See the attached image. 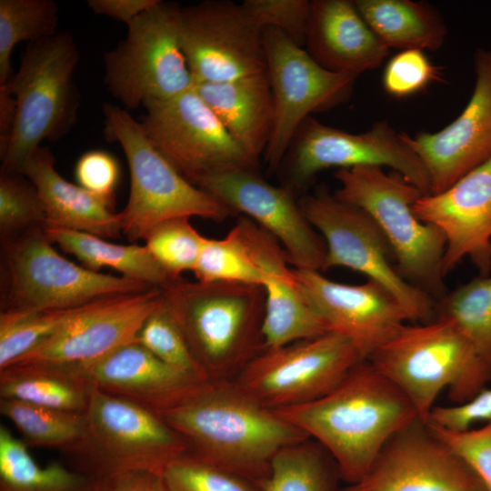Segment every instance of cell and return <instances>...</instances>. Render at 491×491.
<instances>
[{"label": "cell", "instance_id": "cell-1", "mask_svg": "<svg viewBox=\"0 0 491 491\" xmlns=\"http://www.w3.org/2000/svg\"><path fill=\"white\" fill-rule=\"evenodd\" d=\"M157 414L186 454L254 483L279 450L309 438L234 379L206 380Z\"/></svg>", "mask_w": 491, "mask_h": 491}, {"label": "cell", "instance_id": "cell-2", "mask_svg": "<svg viewBox=\"0 0 491 491\" xmlns=\"http://www.w3.org/2000/svg\"><path fill=\"white\" fill-rule=\"evenodd\" d=\"M275 411L328 453L347 485L361 480L386 443L419 418L408 398L368 360L323 396Z\"/></svg>", "mask_w": 491, "mask_h": 491}, {"label": "cell", "instance_id": "cell-3", "mask_svg": "<svg viewBox=\"0 0 491 491\" xmlns=\"http://www.w3.org/2000/svg\"><path fill=\"white\" fill-rule=\"evenodd\" d=\"M164 301L209 379H234L264 348L260 286L173 280Z\"/></svg>", "mask_w": 491, "mask_h": 491}, {"label": "cell", "instance_id": "cell-4", "mask_svg": "<svg viewBox=\"0 0 491 491\" xmlns=\"http://www.w3.org/2000/svg\"><path fill=\"white\" fill-rule=\"evenodd\" d=\"M79 57L67 31L27 44L17 72L5 85L16 111L9 135L0 138L2 173L22 174L44 140L56 142L75 125L79 95L74 74Z\"/></svg>", "mask_w": 491, "mask_h": 491}, {"label": "cell", "instance_id": "cell-5", "mask_svg": "<svg viewBox=\"0 0 491 491\" xmlns=\"http://www.w3.org/2000/svg\"><path fill=\"white\" fill-rule=\"evenodd\" d=\"M367 360L408 398L425 422L443 391L461 404L491 380V370L446 319L406 324Z\"/></svg>", "mask_w": 491, "mask_h": 491}, {"label": "cell", "instance_id": "cell-6", "mask_svg": "<svg viewBox=\"0 0 491 491\" xmlns=\"http://www.w3.org/2000/svg\"><path fill=\"white\" fill-rule=\"evenodd\" d=\"M334 195L365 211L387 240L400 276L436 301L446 292L442 263L446 241L414 211L424 194L399 174L380 166H357L334 173Z\"/></svg>", "mask_w": 491, "mask_h": 491}, {"label": "cell", "instance_id": "cell-7", "mask_svg": "<svg viewBox=\"0 0 491 491\" xmlns=\"http://www.w3.org/2000/svg\"><path fill=\"white\" fill-rule=\"evenodd\" d=\"M81 441L66 455L76 469L108 486L134 473L162 476L187 453L183 439L155 412L91 388Z\"/></svg>", "mask_w": 491, "mask_h": 491}, {"label": "cell", "instance_id": "cell-8", "mask_svg": "<svg viewBox=\"0 0 491 491\" xmlns=\"http://www.w3.org/2000/svg\"><path fill=\"white\" fill-rule=\"evenodd\" d=\"M105 134L125 153L130 194L119 213L122 233L130 241L144 239L155 225L177 217L223 221L235 214L185 179L156 149L141 123L124 107L103 105Z\"/></svg>", "mask_w": 491, "mask_h": 491}, {"label": "cell", "instance_id": "cell-9", "mask_svg": "<svg viewBox=\"0 0 491 491\" xmlns=\"http://www.w3.org/2000/svg\"><path fill=\"white\" fill-rule=\"evenodd\" d=\"M53 245L45 228L1 242V311L73 308L155 287L78 266Z\"/></svg>", "mask_w": 491, "mask_h": 491}, {"label": "cell", "instance_id": "cell-10", "mask_svg": "<svg viewBox=\"0 0 491 491\" xmlns=\"http://www.w3.org/2000/svg\"><path fill=\"white\" fill-rule=\"evenodd\" d=\"M177 8L158 0L127 25L125 37L105 54V85L125 110L195 88L180 44Z\"/></svg>", "mask_w": 491, "mask_h": 491}, {"label": "cell", "instance_id": "cell-11", "mask_svg": "<svg viewBox=\"0 0 491 491\" xmlns=\"http://www.w3.org/2000/svg\"><path fill=\"white\" fill-rule=\"evenodd\" d=\"M298 201L326 243L323 271L333 267L356 271L387 289L402 305L409 321L434 319L436 300L400 276L387 240L365 211L326 188L305 194Z\"/></svg>", "mask_w": 491, "mask_h": 491}, {"label": "cell", "instance_id": "cell-12", "mask_svg": "<svg viewBox=\"0 0 491 491\" xmlns=\"http://www.w3.org/2000/svg\"><path fill=\"white\" fill-rule=\"evenodd\" d=\"M357 166L388 167L430 193L428 174L422 161L386 120L363 133H349L324 125L313 116L299 126L277 172L282 185L295 195L302 192L325 169Z\"/></svg>", "mask_w": 491, "mask_h": 491}, {"label": "cell", "instance_id": "cell-13", "mask_svg": "<svg viewBox=\"0 0 491 491\" xmlns=\"http://www.w3.org/2000/svg\"><path fill=\"white\" fill-rule=\"evenodd\" d=\"M361 361L346 337L327 332L263 349L234 380L260 403L277 410L323 396Z\"/></svg>", "mask_w": 491, "mask_h": 491}, {"label": "cell", "instance_id": "cell-14", "mask_svg": "<svg viewBox=\"0 0 491 491\" xmlns=\"http://www.w3.org/2000/svg\"><path fill=\"white\" fill-rule=\"evenodd\" d=\"M264 43L275 121L263 157L268 172L276 173L302 123L314 113L346 102L356 76L324 68L305 47L276 29H264Z\"/></svg>", "mask_w": 491, "mask_h": 491}, {"label": "cell", "instance_id": "cell-15", "mask_svg": "<svg viewBox=\"0 0 491 491\" xmlns=\"http://www.w3.org/2000/svg\"><path fill=\"white\" fill-rule=\"evenodd\" d=\"M140 121L146 135L169 163L193 185L221 170L258 171L251 157L194 89L166 100L147 101Z\"/></svg>", "mask_w": 491, "mask_h": 491}, {"label": "cell", "instance_id": "cell-16", "mask_svg": "<svg viewBox=\"0 0 491 491\" xmlns=\"http://www.w3.org/2000/svg\"><path fill=\"white\" fill-rule=\"evenodd\" d=\"M182 50L197 83H221L266 72L264 30L242 4L204 1L177 8Z\"/></svg>", "mask_w": 491, "mask_h": 491}, {"label": "cell", "instance_id": "cell-17", "mask_svg": "<svg viewBox=\"0 0 491 491\" xmlns=\"http://www.w3.org/2000/svg\"><path fill=\"white\" fill-rule=\"evenodd\" d=\"M194 185L272 235L295 269L324 270L326 243L288 188L274 185L258 171L246 168L213 172L200 176Z\"/></svg>", "mask_w": 491, "mask_h": 491}, {"label": "cell", "instance_id": "cell-18", "mask_svg": "<svg viewBox=\"0 0 491 491\" xmlns=\"http://www.w3.org/2000/svg\"><path fill=\"white\" fill-rule=\"evenodd\" d=\"M342 491H486L427 422L416 419L384 446L367 474Z\"/></svg>", "mask_w": 491, "mask_h": 491}, {"label": "cell", "instance_id": "cell-19", "mask_svg": "<svg viewBox=\"0 0 491 491\" xmlns=\"http://www.w3.org/2000/svg\"><path fill=\"white\" fill-rule=\"evenodd\" d=\"M161 301V288L153 287L93 302L13 364L80 366L95 362L136 341L144 322Z\"/></svg>", "mask_w": 491, "mask_h": 491}, {"label": "cell", "instance_id": "cell-20", "mask_svg": "<svg viewBox=\"0 0 491 491\" xmlns=\"http://www.w3.org/2000/svg\"><path fill=\"white\" fill-rule=\"evenodd\" d=\"M294 271L303 294L328 332L346 337L363 360L409 321L398 300L376 282L367 279L364 284L349 285L331 280L320 271Z\"/></svg>", "mask_w": 491, "mask_h": 491}, {"label": "cell", "instance_id": "cell-21", "mask_svg": "<svg viewBox=\"0 0 491 491\" xmlns=\"http://www.w3.org/2000/svg\"><path fill=\"white\" fill-rule=\"evenodd\" d=\"M476 83L460 115L435 133H401L428 174L430 193L447 189L491 158V51L475 54Z\"/></svg>", "mask_w": 491, "mask_h": 491}, {"label": "cell", "instance_id": "cell-22", "mask_svg": "<svg viewBox=\"0 0 491 491\" xmlns=\"http://www.w3.org/2000/svg\"><path fill=\"white\" fill-rule=\"evenodd\" d=\"M414 211L444 235L445 276L466 257L480 276L490 274L491 158L443 192L420 196Z\"/></svg>", "mask_w": 491, "mask_h": 491}, {"label": "cell", "instance_id": "cell-23", "mask_svg": "<svg viewBox=\"0 0 491 491\" xmlns=\"http://www.w3.org/2000/svg\"><path fill=\"white\" fill-rule=\"evenodd\" d=\"M75 367L92 386L155 413L175 404L206 381L170 366L137 341Z\"/></svg>", "mask_w": 491, "mask_h": 491}, {"label": "cell", "instance_id": "cell-24", "mask_svg": "<svg viewBox=\"0 0 491 491\" xmlns=\"http://www.w3.org/2000/svg\"><path fill=\"white\" fill-rule=\"evenodd\" d=\"M305 47L324 68L356 77L389 53L349 0L310 1Z\"/></svg>", "mask_w": 491, "mask_h": 491}, {"label": "cell", "instance_id": "cell-25", "mask_svg": "<svg viewBox=\"0 0 491 491\" xmlns=\"http://www.w3.org/2000/svg\"><path fill=\"white\" fill-rule=\"evenodd\" d=\"M22 174L39 194L46 227L85 232L105 239L122 233L119 213L112 212V206L102 198L61 176L49 148L39 146L25 162Z\"/></svg>", "mask_w": 491, "mask_h": 491}, {"label": "cell", "instance_id": "cell-26", "mask_svg": "<svg viewBox=\"0 0 491 491\" xmlns=\"http://www.w3.org/2000/svg\"><path fill=\"white\" fill-rule=\"evenodd\" d=\"M195 90L235 141L259 161L269 144L275 121L267 71L233 81L197 83Z\"/></svg>", "mask_w": 491, "mask_h": 491}, {"label": "cell", "instance_id": "cell-27", "mask_svg": "<svg viewBox=\"0 0 491 491\" xmlns=\"http://www.w3.org/2000/svg\"><path fill=\"white\" fill-rule=\"evenodd\" d=\"M91 388L71 366L15 363L0 369V398L84 414Z\"/></svg>", "mask_w": 491, "mask_h": 491}, {"label": "cell", "instance_id": "cell-28", "mask_svg": "<svg viewBox=\"0 0 491 491\" xmlns=\"http://www.w3.org/2000/svg\"><path fill=\"white\" fill-rule=\"evenodd\" d=\"M362 17L390 50H437L446 36L440 14L430 5L412 0H356Z\"/></svg>", "mask_w": 491, "mask_h": 491}, {"label": "cell", "instance_id": "cell-29", "mask_svg": "<svg viewBox=\"0 0 491 491\" xmlns=\"http://www.w3.org/2000/svg\"><path fill=\"white\" fill-rule=\"evenodd\" d=\"M263 338L265 348L278 347L328 332L307 301L296 279L294 267L280 266L265 275Z\"/></svg>", "mask_w": 491, "mask_h": 491}, {"label": "cell", "instance_id": "cell-30", "mask_svg": "<svg viewBox=\"0 0 491 491\" xmlns=\"http://www.w3.org/2000/svg\"><path fill=\"white\" fill-rule=\"evenodd\" d=\"M45 234L90 270L110 267L123 276L160 288L173 281L145 246L118 245L88 233L54 227H45Z\"/></svg>", "mask_w": 491, "mask_h": 491}, {"label": "cell", "instance_id": "cell-31", "mask_svg": "<svg viewBox=\"0 0 491 491\" xmlns=\"http://www.w3.org/2000/svg\"><path fill=\"white\" fill-rule=\"evenodd\" d=\"M106 486L57 461L40 466L23 440L0 425V491H99Z\"/></svg>", "mask_w": 491, "mask_h": 491}, {"label": "cell", "instance_id": "cell-32", "mask_svg": "<svg viewBox=\"0 0 491 491\" xmlns=\"http://www.w3.org/2000/svg\"><path fill=\"white\" fill-rule=\"evenodd\" d=\"M336 478L340 477L331 456L307 438L279 450L255 484L260 491H336Z\"/></svg>", "mask_w": 491, "mask_h": 491}, {"label": "cell", "instance_id": "cell-33", "mask_svg": "<svg viewBox=\"0 0 491 491\" xmlns=\"http://www.w3.org/2000/svg\"><path fill=\"white\" fill-rule=\"evenodd\" d=\"M434 318L453 323L491 370V275L446 293L436 301Z\"/></svg>", "mask_w": 491, "mask_h": 491}, {"label": "cell", "instance_id": "cell-34", "mask_svg": "<svg viewBox=\"0 0 491 491\" xmlns=\"http://www.w3.org/2000/svg\"><path fill=\"white\" fill-rule=\"evenodd\" d=\"M0 413L15 425L27 446L56 448L66 454L81 441L85 430V413L8 398L0 399Z\"/></svg>", "mask_w": 491, "mask_h": 491}, {"label": "cell", "instance_id": "cell-35", "mask_svg": "<svg viewBox=\"0 0 491 491\" xmlns=\"http://www.w3.org/2000/svg\"><path fill=\"white\" fill-rule=\"evenodd\" d=\"M58 12L54 0H0V85L13 75L15 46L55 35Z\"/></svg>", "mask_w": 491, "mask_h": 491}, {"label": "cell", "instance_id": "cell-36", "mask_svg": "<svg viewBox=\"0 0 491 491\" xmlns=\"http://www.w3.org/2000/svg\"><path fill=\"white\" fill-rule=\"evenodd\" d=\"M88 305L43 311H1L0 369L13 364L51 336Z\"/></svg>", "mask_w": 491, "mask_h": 491}, {"label": "cell", "instance_id": "cell-37", "mask_svg": "<svg viewBox=\"0 0 491 491\" xmlns=\"http://www.w3.org/2000/svg\"><path fill=\"white\" fill-rule=\"evenodd\" d=\"M202 283H239L262 286L264 274L255 264L233 226L221 239L205 237L193 269Z\"/></svg>", "mask_w": 491, "mask_h": 491}, {"label": "cell", "instance_id": "cell-38", "mask_svg": "<svg viewBox=\"0 0 491 491\" xmlns=\"http://www.w3.org/2000/svg\"><path fill=\"white\" fill-rule=\"evenodd\" d=\"M45 227L44 205L31 180L24 174L1 172V242Z\"/></svg>", "mask_w": 491, "mask_h": 491}, {"label": "cell", "instance_id": "cell-39", "mask_svg": "<svg viewBox=\"0 0 491 491\" xmlns=\"http://www.w3.org/2000/svg\"><path fill=\"white\" fill-rule=\"evenodd\" d=\"M136 341L170 366L201 380H209L195 359L177 321L162 294L160 305L147 316Z\"/></svg>", "mask_w": 491, "mask_h": 491}, {"label": "cell", "instance_id": "cell-40", "mask_svg": "<svg viewBox=\"0 0 491 491\" xmlns=\"http://www.w3.org/2000/svg\"><path fill=\"white\" fill-rule=\"evenodd\" d=\"M205 236L188 217L173 218L155 225L145 238V246L172 280L193 271Z\"/></svg>", "mask_w": 491, "mask_h": 491}, {"label": "cell", "instance_id": "cell-41", "mask_svg": "<svg viewBox=\"0 0 491 491\" xmlns=\"http://www.w3.org/2000/svg\"><path fill=\"white\" fill-rule=\"evenodd\" d=\"M162 477L167 491H260L253 481L188 454L168 465Z\"/></svg>", "mask_w": 491, "mask_h": 491}, {"label": "cell", "instance_id": "cell-42", "mask_svg": "<svg viewBox=\"0 0 491 491\" xmlns=\"http://www.w3.org/2000/svg\"><path fill=\"white\" fill-rule=\"evenodd\" d=\"M241 4L263 30L276 29L296 45L305 47L310 1L245 0Z\"/></svg>", "mask_w": 491, "mask_h": 491}, {"label": "cell", "instance_id": "cell-43", "mask_svg": "<svg viewBox=\"0 0 491 491\" xmlns=\"http://www.w3.org/2000/svg\"><path fill=\"white\" fill-rule=\"evenodd\" d=\"M439 77V69L424 51L403 50L386 65L382 83L391 96L402 98L415 95Z\"/></svg>", "mask_w": 491, "mask_h": 491}, {"label": "cell", "instance_id": "cell-44", "mask_svg": "<svg viewBox=\"0 0 491 491\" xmlns=\"http://www.w3.org/2000/svg\"><path fill=\"white\" fill-rule=\"evenodd\" d=\"M430 426L470 466L486 490L491 491V420L481 427L459 431Z\"/></svg>", "mask_w": 491, "mask_h": 491}, {"label": "cell", "instance_id": "cell-45", "mask_svg": "<svg viewBox=\"0 0 491 491\" xmlns=\"http://www.w3.org/2000/svg\"><path fill=\"white\" fill-rule=\"evenodd\" d=\"M75 176L77 185L112 206L120 178V166L113 155L101 149L84 153L76 161Z\"/></svg>", "mask_w": 491, "mask_h": 491}, {"label": "cell", "instance_id": "cell-46", "mask_svg": "<svg viewBox=\"0 0 491 491\" xmlns=\"http://www.w3.org/2000/svg\"><path fill=\"white\" fill-rule=\"evenodd\" d=\"M491 420V388H484L474 397L461 404L436 406L427 423L440 428L459 431L477 422Z\"/></svg>", "mask_w": 491, "mask_h": 491}, {"label": "cell", "instance_id": "cell-47", "mask_svg": "<svg viewBox=\"0 0 491 491\" xmlns=\"http://www.w3.org/2000/svg\"><path fill=\"white\" fill-rule=\"evenodd\" d=\"M158 0H88L96 15L108 16L128 25Z\"/></svg>", "mask_w": 491, "mask_h": 491}, {"label": "cell", "instance_id": "cell-48", "mask_svg": "<svg viewBox=\"0 0 491 491\" xmlns=\"http://www.w3.org/2000/svg\"><path fill=\"white\" fill-rule=\"evenodd\" d=\"M99 491H167L162 476L134 473L119 477Z\"/></svg>", "mask_w": 491, "mask_h": 491}, {"label": "cell", "instance_id": "cell-49", "mask_svg": "<svg viewBox=\"0 0 491 491\" xmlns=\"http://www.w3.org/2000/svg\"><path fill=\"white\" fill-rule=\"evenodd\" d=\"M16 103L6 85H0V138L6 137L15 121Z\"/></svg>", "mask_w": 491, "mask_h": 491}]
</instances>
